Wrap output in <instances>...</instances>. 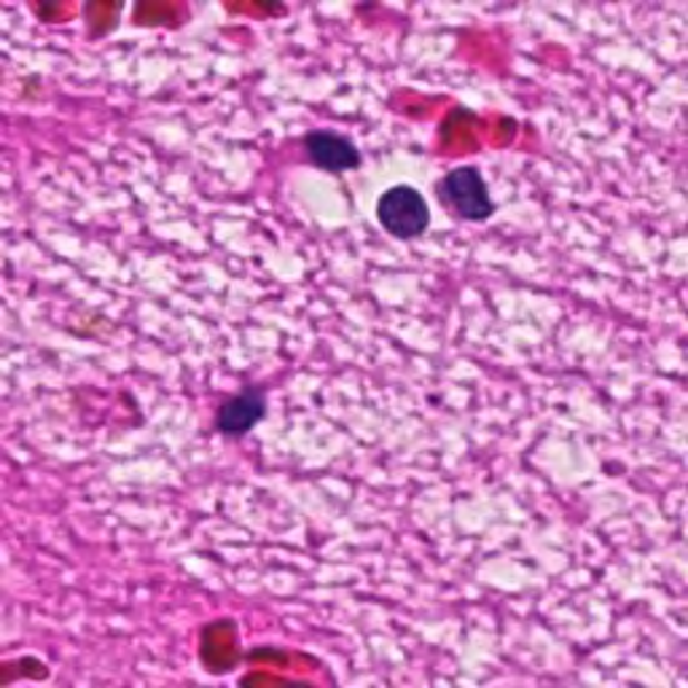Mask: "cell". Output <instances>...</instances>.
Returning a JSON list of instances; mask_svg holds the SVG:
<instances>
[{
	"instance_id": "cell-1",
	"label": "cell",
	"mask_w": 688,
	"mask_h": 688,
	"mask_svg": "<svg viewBox=\"0 0 688 688\" xmlns=\"http://www.w3.org/2000/svg\"><path fill=\"white\" fill-rule=\"evenodd\" d=\"M382 229L395 239H414L431 226V210L423 194L412 186H393L376 203Z\"/></svg>"
},
{
	"instance_id": "cell-2",
	"label": "cell",
	"mask_w": 688,
	"mask_h": 688,
	"mask_svg": "<svg viewBox=\"0 0 688 688\" xmlns=\"http://www.w3.org/2000/svg\"><path fill=\"white\" fill-rule=\"evenodd\" d=\"M439 188L441 199H444L460 218L482 224V220L495 213V203H492L482 173H479L476 167H454L452 173L444 175Z\"/></svg>"
},
{
	"instance_id": "cell-3",
	"label": "cell",
	"mask_w": 688,
	"mask_h": 688,
	"mask_svg": "<svg viewBox=\"0 0 688 688\" xmlns=\"http://www.w3.org/2000/svg\"><path fill=\"white\" fill-rule=\"evenodd\" d=\"M304 151L309 161L326 173H347L361 165V151L347 135L331 132V129H313L304 138Z\"/></svg>"
},
{
	"instance_id": "cell-4",
	"label": "cell",
	"mask_w": 688,
	"mask_h": 688,
	"mask_svg": "<svg viewBox=\"0 0 688 688\" xmlns=\"http://www.w3.org/2000/svg\"><path fill=\"white\" fill-rule=\"evenodd\" d=\"M266 414V395L262 387H245L243 393H237L235 399L226 401L216 414V427L218 433L229 439L248 436L253 425L262 423Z\"/></svg>"
}]
</instances>
